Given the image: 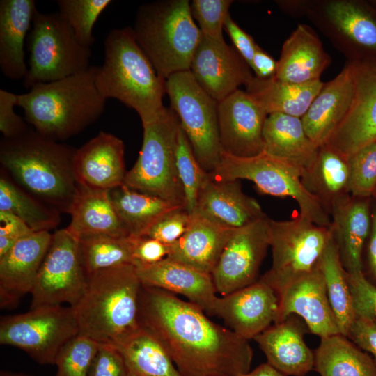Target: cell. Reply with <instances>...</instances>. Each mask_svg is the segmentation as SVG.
<instances>
[{
    "mask_svg": "<svg viewBox=\"0 0 376 376\" xmlns=\"http://www.w3.org/2000/svg\"><path fill=\"white\" fill-rule=\"evenodd\" d=\"M138 318L183 376H238L250 371L253 350L249 340L173 293L142 285Z\"/></svg>",
    "mask_w": 376,
    "mask_h": 376,
    "instance_id": "6da1fadb",
    "label": "cell"
},
{
    "mask_svg": "<svg viewBox=\"0 0 376 376\" xmlns=\"http://www.w3.org/2000/svg\"><path fill=\"white\" fill-rule=\"evenodd\" d=\"M76 150L29 129L17 138L3 139L0 162L19 187L68 213L77 189L73 172Z\"/></svg>",
    "mask_w": 376,
    "mask_h": 376,
    "instance_id": "7a4b0ae2",
    "label": "cell"
},
{
    "mask_svg": "<svg viewBox=\"0 0 376 376\" xmlns=\"http://www.w3.org/2000/svg\"><path fill=\"white\" fill-rule=\"evenodd\" d=\"M96 66L71 76L31 87L17 96V106L40 134L58 141L95 123L104 113L106 99L95 84Z\"/></svg>",
    "mask_w": 376,
    "mask_h": 376,
    "instance_id": "3957f363",
    "label": "cell"
},
{
    "mask_svg": "<svg viewBox=\"0 0 376 376\" xmlns=\"http://www.w3.org/2000/svg\"><path fill=\"white\" fill-rule=\"evenodd\" d=\"M95 84L104 99H116L134 109L141 122L156 118L165 108L166 79L156 72L132 27L114 29L107 35Z\"/></svg>",
    "mask_w": 376,
    "mask_h": 376,
    "instance_id": "277c9868",
    "label": "cell"
},
{
    "mask_svg": "<svg viewBox=\"0 0 376 376\" xmlns=\"http://www.w3.org/2000/svg\"><path fill=\"white\" fill-rule=\"evenodd\" d=\"M141 286L131 264L89 274L82 297L72 306L79 334L99 343L116 344L139 329Z\"/></svg>",
    "mask_w": 376,
    "mask_h": 376,
    "instance_id": "5b68a950",
    "label": "cell"
},
{
    "mask_svg": "<svg viewBox=\"0 0 376 376\" xmlns=\"http://www.w3.org/2000/svg\"><path fill=\"white\" fill-rule=\"evenodd\" d=\"M135 38L157 74L165 79L189 70L202 33L188 0H162L142 4L134 26Z\"/></svg>",
    "mask_w": 376,
    "mask_h": 376,
    "instance_id": "8992f818",
    "label": "cell"
},
{
    "mask_svg": "<svg viewBox=\"0 0 376 376\" xmlns=\"http://www.w3.org/2000/svg\"><path fill=\"white\" fill-rule=\"evenodd\" d=\"M141 123V150L133 167L127 171L124 184L185 207L176 168V148L181 129L178 116L171 108L165 107L158 116Z\"/></svg>",
    "mask_w": 376,
    "mask_h": 376,
    "instance_id": "52a82bcc",
    "label": "cell"
},
{
    "mask_svg": "<svg viewBox=\"0 0 376 376\" xmlns=\"http://www.w3.org/2000/svg\"><path fill=\"white\" fill-rule=\"evenodd\" d=\"M29 68L26 88L58 80L88 69L91 47L81 45L59 13L36 11L28 37Z\"/></svg>",
    "mask_w": 376,
    "mask_h": 376,
    "instance_id": "ba28073f",
    "label": "cell"
},
{
    "mask_svg": "<svg viewBox=\"0 0 376 376\" xmlns=\"http://www.w3.org/2000/svg\"><path fill=\"white\" fill-rule=\"evenodd\" d=\"M210 175L216 180H248L263 194L290 197L297 201L300 214L318 226L331 227L329 214L304 186L302 170L290 162L265 151L251 157H237L222 152L219 166Z\"/></svg>",
    "mask_w": 376,
    "mask_h": 376,
    "instance_id": "9c48e42d",
    "label": "cell"
},
{
    "mask_svg": "<svg viewBox=\"0 0 376 376\" xmlns=\"http://www.w3.org/2000/svg\"><path fill=\"white\" fill-rule=\"evenodd\" d=\"M306 16L347 62L376 59V6L363 0H299Z\"/></svg>",
    "mask_w": 376,
    "mask_h": 376,
    "instance_id": "30bf717a",
    "label": "cell"
},
{
    "mask_svg": "<svg viewBox=\"0 0 376 376\" xmlns=\"http://www.w3.org/2000/svg\"><path fill=\"white\" fill-rule=\"evenodd\" d=\"M171 109L186 134L197 160L208 173L219 166L222 154L218 125V102L198 84L190 70L166 79Z\"/></svg>",
    "mask_w": 376,
    "mask_h": 376,
    "instance_id": "8fae6325",
    "label": "cell"
},
{
    "mask_svg": "<svg viewBox=\"0 0 376 376\" xmlns=\"http://www.w3.org/2000/svg\"><path fill=\"white\" fill-rule=\"evenodd\" d=\"M269 231L272 264L260 279L276 293L315 269L332 237L330 228L318 226L300 214L286 221L269 219Z\"/></svg>",
    "mask_w": 376,
    "mask_h": 376,
    "instance_id": "7c38bea8",
    "label": "cell"
},
{
    "mask_svg": "<svg viewBox=\"0 0 376 376\" xmlns=\"http://www.w3.org/2000/svg\"><path fill=\"white\" fill-rule=\"evenodd\" d=\"M79 333L70 306L37 307L0 321V343L21 349L41 364H54L62 347Z\"/></svg>",
    "mask_w": 376,
    "mask_h": 376,
    "instance_id": "4fadbf2b",
    "label": "cell"
},
{
    "mask_svg": "<svg viewBox=\"0 0 376 376\" xmlns=\"http://www.w3.org/2000/svg\"><path fill=\"white\" fill-rule=\"evenodd\" d=\"M87 282L79 239L66 228L56 230L31 292L30 309L63 304L72 307Z\"/></svg>",
    "mask_w": 376,
    "mask_h": 376,
    "instance_id": "5bb4252c",
    "label": "cell"
},
{
    "mask_svg": "<svg viewBox=\"0 0 376 376\" xmlns=\"http://www.w3.org/2000/svg\"><path fill=\"white\" fill-rule=\"evenodd\" d=\"M269 247L267 215L233 229L211 274L217 292L224 296L256 282Z\"/></svg>",
    "mask_w": 376,
    "mask_h": 376,
    "instance_id": "9a60e30c",
    "label": "cell"
},
{
    "mask_svg": "<svg viewBox=\"0 0 376 376\" xmlns=\"http://www.w3.org/2000/svg\"><path fill=\"white\" fill-rule=\"evenodd\" d=\"M347 63L354 81L352 102L326 144L349 158L376 142V59Z\"/></svg>",
    "mask_w": 376,
    "mask_h": 376,
    "instance_id": "2e32d148",
    "label": "cell"
},
{
    "mask_svg": "<svg viewBox=\"0 0 376 376\" xmlns=\"http://www.w3.org/2000/svg\"><path fill=\"white\" fill-rule=\"evenodd\" d=\"M267 116L246 91L237 89L218 102L223 152L237 157H251L263 152V128Z\"/></svg>",
    "mask_w": 376,
    "mask_h": 376,
    "instance_id": "e0dca14e",
    "label": "cell"
},
{
    "mask_svg": "<svg viewBox=\"0 0 376 376\" xmlns=\"http://www.w3.org/2000/svg\"><path fill=\"white\" fill-rule=\"evenodd\" d=\"M251 70L233 45L202 35L189 70L201 88L219 102L251 79Z\"/></svg>",
    "mask_w": 376,
    "mask_h": 376,
    "instance_id": "ac0fdd59",
    "label": "cell"
},
{
    "mask_svg": "<svg viewBox=\"0 0 376 376\" xmlns=\"http://www.w3.org/2000/svg\"><path fill=\"white\" fill-rule=\"evenodd\" d=\"M279 308L277 293L260 279L248 286L218 297L212 315L221 318L230 329L249 340L275 323Z\"/></svg>",
    "mask_w": 376,
    "mask_h": 376,
    "instance_id": "d6986e66",
    "label": "cell"
},
{
    "mask_svg": "<svg viewBox=\"0 0 376 376\" xmlns=\"http://www.w3.org/2000/svg\"><path fill=\"white\" fill-rule=\"evenodd\" d=\"M277 295L279 308L275 323L295 315L303 320L312 334L321 338L340 334L319 265L286 285Z\"/></svg>",
    "mask_w": 376,
    "mask_h": 376,
    "instance_id": "ffe728a7",
    "label": "cell"
},
{
    "mask_svg": "<svg viewBox=\"0 0 376 376\" xmlns=\"http://www.w3.org/2000/svg\"><path fill=\"white\" fill-rule=\"evenodd\" d=\"M52 238L49 231L32 232L0 258L1 308L13 307L23 296L31 294Z\"/></svg>",
    "mask_w": 376,
    "mask_h": 376,
    "instance_id": "44dd1931",
    "label": "cell"
},
{
    "mask_svg": "<svg viewBox=\"0 0 376 376\" xmlns=\"http://www.w3.org/2000/svg\"><path fill=\"white\" fill-rule=\"evenodd\" d=\"M125 146L116 136L100 132L76 150L73 172L77 184L110 191L124 184Z\"/></svg>",
    "mask_w": 376,
    "mask_h": 376,
    "instance_id": "7402d4cb",
    "label": "cell"
},
{
    "mask_svg": "<svg viewBox=\"0 0 376 376\" xmlns=\"http://www.w3.org/2000/svg\"><path fill=\"white\" fill-rule=\"evenodd\" d=\"M193 214L228 229L244 227L266 215L257 201L242 191L239 180H216L210 173Z\"/></svg>",
    "mask_w": 376,
    "mask_h": 376,
    "instance_id": "603a6c76",
    "label": "cell"
},
{
    "mask_svg": "<svg viewBox=\"0 0 376 376\" xmlns=\"http://www.w3.org/2000/svg\"><path fill=\"white\" fill-rule=\"evenodd\" d=\"M136 270L143 285L181 295L212 315L218 296L211 274L168 258Z\"/></svg>",
    "mask_w": 376,
    "mask_h": 376,
    "instance_id": "cb8c5ba5",
    "label": "cell"
},
{
    "mask_svg": "<svg viewBox=\"0 0 376 376\" xmlns=\"http://www.w3.org/2000/svg\"><path fill=\"white\" fill-rule=\"evenodd\" d=\"M305 323L294 315L274 323L253 340L265 354L267 363L285 375L305 376L314 369V352L307 346L304 335Z\"/></svg>",
    "mask_w": 376,
    "mask_h": 376,
    "instance_id": "d4e9b609",
    "label": "cell"
},
{
    "mask_svg": "<svg viewBox=\"0 0 376 376\" xmlns=\"http://www.w3.org/2000/svg\"><path fill=\"white\" fill-rule=\"evenodd\" d=\"M329 214L330 229L345 269L348 274L363 272L362 252L371 227L368 199L348 194L332 205Z\"/></svg>",
    "mask_w": 376,
    "mask_h": 376,
    "instance_id": "484cf974",
    "label": "cell"
},
{
    "mask_svg": "<svg viewBox=\"0 0 376 376\" xmlns=\"http://www.w3.org/2000/svg\"><path fill=\"white\" fill-rule=\"evenodd\" d=\"M354 95L351 66L346 62L338 75L324 83L301 118L309 139L320 147L327 143L347 113Z\"/></svg>",
    "mask_w": 376,
    "mask_h": 376,
    "instance_id": "4316f807",
    "label": "cell"
},
{
    "mask_svg": "<svg viewBox=\"0 0 376 376\" xmlns=\"http://www.w3.org/2000/svg\"><path fill=\"white\" fill-rule=\"evenodd\" d=\"M331 63L330 56L314 30L299 24L282 45L274 77L294 84L315 81L320 79Z\"/></svg>",
    "mask_w": 376,
    "mask_h": 376,
    "instance_id": "83f0119b",
    "label": "cell"
},
{
    "mask_svg": "<svg viewBox=\"0 0 376 376\" xmlns=\"http://www.w3.org/2000/svg\"><path fill=\"white\" fill-rule=\"evenodd\" d=\"M33 0L0 1V68L13 80L24 79V42L37 11Z\"/></svg>",
    "mask_w": 376,
    "mask_h": 376,
    "instance_id": "f1b7e54d",
    "label": "cell"
},
{
    "mask_svg": "<svg viewBox=\"0 0 376 376\" xmlns=\"http://www.w3.org/2000/svg\"><path fill=\"white\" fill-rule=\"evenodd\" d=\"M233 230L192 214L189 228L170 246L166 258L211 274Z\"/></svg>",
    "mask_w": 376,
    "mask_h": 376,
    "instance_id": "f546056e",
    "label": "cell"
},
{
    "mask_svg": "<svg viewBox=\"0 0 376 376\" xmlns=\"http://www.w3.org/2000/svg\"><path fill=\"white\" fill-rule=\"evenodd\" d=\"M66 229L78 239L94 235L130 236L123 226L108 190L77 185Z\"/></svg>",
    "mask_w": 376,
    "mask_h": 376,
    "instance_id": "4dcf8cb0",
    "label": "cell"
},
{
    "mask_svg": "<svg viewBox=\"0 0 376 376\" xmlns=\"http://www.w3.org/2000/svg\"><path fill=\"white\" fill-rule=\"evenodd\" d=\"M264 151L299 166L302 172L314 162L319 146L307 136L301 119L271 113L263 128Z\"/></svg>",
    "mask_w": 376,
    "mask_h": 376,
    "instance_id": "1f68e13d",
    "label": "cell"
},
{
    "mask_svg": "<svg viewBox=\"0 0 376 376\" xmlns=\"http://www.w3.org/2000/svg\"><path fill=\"white\" fill-rule=\"evenodd\" d=\"M324 83L320 79L294 84L275 77L263 79L253 75L245 85V91L268 115L282 113L301 118Z\"/></svg>",
    "mask_w": 376,
    "mask_h": 376,
    "instance_id": "d6a6232c",
    "label": "cell"
},
{
    "mask_svg": "<svg viewBox=\"0 0 376 376\" xmlns=\"http://www.w3.org/2000/svg\"><path fill=\"white\" fill-rule=\"evenodd\" d=\"M301 182L329 214L336 201L350 194L349 159L324 144L312 165L302 172Z\"/></svg>",
    "mask_w": 376,
    "mask_h": 376,
    "instance_id": "836d02e7",
    "label": "cell"
},
{
    "mask_svg": "<svg viewBox=\"0 0 376 376\" xmlns=\"http://www.w3.org/2000/svg\"><path fill=\"white\" fill-rule=\"evenodd\" d=\"M314 355L321 376H376L373 358L341 334L322 338Z\"/></svg>",
    "mask_w": 376,
    "mask_h": 376,
    "instance_id": "e575fe53",
    "label": "cell"
},
{
    "mask_svg": "<svg viewBox=\"0 0 376 376\" xmlns=\"http://www.w3.org/2000/svg\"><path fill=\"white\" fill-rule=\"evenodd\" d=\"M114 345L123 356L129 376H183L162 343L141 326Z\"/></svg>",
    "mask_w": 376,
    "mask_h": 376,
    "instance_id": "d590c367",
    "label": "cell"
},
{
    "mask_svg": "<svg viewBox=\"0 0 376 376\" xmlns=\"http://www.w3.org/2000/svg\"><path fill=\"white\" fill-rule=\"evenodd\" d=\"M109 192L112 203L123 226L128 235L134 237L142 236L144 232L166 212L184 207L159 197L136 191L125 184L110 190Z\"/></svg>",
    "mask_w": 376,
    "mask_h": 376,
    "instance_id": "8d00e7d4",
    "label": "cell"
},
{
    "mask_svg": "<svg viewBox=\"0 0 376 376\" xmlns=\"http://www.w3.org/2000/svg\"><path fill=\"white\" fill-rule=\"evenodd\" d=\"M0 211L17 216L33 232L49 231L61 221L60 211L25 191L3 169L0 177Z\"/></svg>",
    "mask_w": 376,
    "mask_h": 376,
    "instance_id": "74e56055",
    "label": "cell"
},
{
    "mask_svg": "<svg viewBox=\"0 0 376 376\" xmlns=\"http://www.w3.org/2000/svg\"><path fill=\"white\" fill-rule=\"evenodd\" d=\"M319 265L340 333L347 336L357 315L354 309L347 272L343 265L333 235L321 256Z\"/></svg>",
    "mask_w": 376,
    "mask_h": 376,
    "instance_id": "f35d334b",
    "label": "cell"
},
{
    "mask_svg": "<svg viewBox=\"0 0 376 376\" xmlns=\"http://www.w3.org/2000/svg\"><path fill=\"white\" fill-rule=\"evenodd\" d=\"M134 240L135 237L131 236L109 235L79 238L81 253L88 276L103 269L134 265Z\"/></svg>",
    "mask_w": 376,
    "mask_h": 376,
    "instance_id": "ab89813d",
    "label": "cell"
},
{
    "mask_svg": "<svg viewBox=\"0 0 376 376\" xmlns=\"http://www.w3.org/2000/svg\"><path fill=\"white\" fill-rule=\"evenodd\" d=\"M110 0H58L59 13L72 28L77 39L91 47L95 42L94 25Z\"/></svg>",
    "mask_w": 376,
    "mask_h": 376,
    "instance_id": "60d3db41",
    "label": "cell"
},
{
    "mask_svg": "<svg viewBox=\"0 0 376 376\" xmlns=\"http://www.w3.org/2000/svg\"><path fill=\"white\" fill-rule=\"evenodd\" d=\"M175 157L178 175L184 191L185 209L192 214L198 192L209 173L197 160L182 129L178 134Z\"/></svg>",
    "mask_w": 376,
    "mask_h": 376,
    "instance_id": "b9f144b4",
    "label": "cell"
},
{
    "mask_svg": "<svg viewBox=\"0 0 376 376\" xmlns=\"http://www.w3.org/2000/svg\"><path fill=\"white\" fill-rule=\"evenodd\" d=\"M100 343L78 334L59 352L54 365L55 376H87Z\"/></svg>",
    "mask_w": 376,
    "mask_h": 376,
    "instance_id": "7bdbcfd3",
    "label": "cell"
},
{
    "mask_svg": "<svg viewBox=\"0 0 376 376\" xmlns=\"http://www.w3.org/2000/svg\"><path fill=\"white\" fill-rule=\"evenodd\" d=\"M348 159L350 194L361 198L373 196L376 190V142L359 149Z\"/></svg>",
    "mask_w": 376,
    "mask_h": 376,
    "instance_id": "ee69618b",
    "label": "cell"
},
{
    "mask_svg": "<svg viewBox=\"0 0 376 376\" xmlns=\"http://www.w3.org/2000/svg\"><path fill=\"white\" fill-rule=\"evenodd\" d=\"M232 3L231 0H193L190 3L191 15L198 22L203 36L224 40L222 31Z\"/></svg>",
    "mask_w": 376,
    "mask_h": 376,
    "instance_id": "f6af8a7d",
    "label": "cell"
},
{
    "mask_svg": "<svg viewBox=\"0 0 376 376\" xmlns=\"http://www.w3.org/2000/svg\"><path fill=\"white\" fill-rule=\"evenodd\" d=\"M192 219L184 207L170 210L158 218L143 234L169 246L177 242L186 232Z\"/></svg>",
    "mask_w": 376,
    "mask_h": 376,
    "instance_id": "bcb514c9",
    "label": "cell"
},
{
    "mask_svg": "<svg viewBox=\"0 0 376 376\" xmlns=\"http://www.w3.org/2000/svg\"><path fill=\"white\" fill-rule=\"evenodd\" d=\"M347 275L356 315L376 318V285L366 277L363 272Z\"/></svg>",
    "mask_w": 376,
    "mask_h": 376,
    "instance_id": "7dc6e473",
    "label": "cell"
},
{
    "mask_svg": "<svg viewBox=\"0 0 376 376\" xmlns=\"http://www.w3.org/2000/svg\"><path fill=\"white\" fill-rule=\"evenodd\" d=\"M87 376H129L123 354L113 343H100Z\"/></svg>",
    "mask_w": 376,
    "mask_h": 376,
    "instance_id": "c3c4849f",
    "label": "cell"
},
{
    "mask_svg": "<svg viewBox=\"0 0 376 376\" xmlns=\"http://www.w3.org/2000/svg\"><path fill=\"white\" fill-rule=\"evenodd\" d=\"M17 96V94L0 89V132L5 139L17 138L29 130L26 120L15 111Z\"/></svg>",
    "mask_w": 376,
    "mask_h": 376,
    "instance_id": "681fc988",
    "label": "cell"
},
{
    "mask_svg": "<svg viewBox=\"0 0 376 376\" xmlns=\"http://www.w3.org/2000/svg\"><path fill=\"white\" fill-rule=\"evenodd\" d=\"M347 337L363 351L370 354L376 364V318L357 315Z\"/></svg>",
    "mask_w": 376,
    "mask_h": 376,
    "instance_id": "f907efd6",
    "label": "cell"
},
{
    "mask_svg": "<svg viewBox=\"0 0 376 376\" xmlns=\"http://www.w3.org/2000/svg\"><path fill=\"white\" fill-rule=\"evenodd\" d=\"M170 251V246L151 237L141 236L135 237L133 259L135 267L151 265L166 258Z\"/></svg>",
    "mask_w": 376,
    "mask_h": 376,
    "instance_id": "816d5d0a",
    "label": "cell"
},
{
    "mask_svg": "<svg viewBox=\"0 0 376 376\" xmlns=\"http://www.w3.org/2000/svg\"><path fill=\"white\" fill-rule=\"evenodd\" d=\"M224 29L231 39L233 47L250 66L258 44L251 36L233 21L230 14L226 19Z\"/></svg>",
    "mask_w": 376,
    "mask_h": 376,
    "instance_id": "f5cc1de1",
    "label": "cell"
},
{
    "mask_svg": "<svg viewBox=\"0 0 376 376\" xmlns=\"http://www.w3.org/2000/svg\"><path fill=\"white\" fill-rule=\"evenodd\" d=\"M33 232L22 219L5 211H0V237L16 243L22 237Z\"/></svg>",
    "mask_w": 376,
    "mask_h": 376,
    "instance_id": "db71d44e",
    "label": "cell"
},
{
    "mask_svg": "<svg viewBox=\"0 0 376 376\" xmlns=\"http://www.w3.org/2000/svg\"><path fill=\"white\" fill-rule=\"evenodd\" d=\"M256 77L263 79L274 77L277 69L276 61L267 52L257 45L250 65Z\"/></svg>",
    "mask_w": 376,
    "mask_h": 376,
    "instance_id": "11a10c76",
    "label": "cell"
},
{
    "mask_svg": "<svg viewBox=\"0 0 376 376\" xmlns=\"http://www.w3.org/2000/svg\"><path fill=\"white\" fill-rule=\"evenodd\" d=\"M369 237L368 246V268L371 276L376 282V210L371 214V227Z\"/></svg>",
    "mask_w": 376,
    "mask_h": 376,
    "instance_id": "9f6ffc18",
    "label": "cell"
},
{
    "mask_svg": "<svg viewBox=\"0 0 376 376\" xmlns=\"http://www.w3.org/2000/svg\"><path fill=\"white\" fill-rule=\"evenodd\" d=\"M238 376H286L269 363H264L259 365L252 371L241 374Z\"/></svg>",
    "mask_w": 376,
    "mask_h": 376,
    "instance_id": "6f0895ef",
    "label": "cell"
},
{
    "mask_svg": "<svg viewBox=\"0 0 376 376\" xmlns=\"http://www.w3.org/2000/svg\"><path fill=\"white\" fill-rule=\"evenodd\" d=\"M0 376H31V375L3 370L1 372Z\"/></svg>",
    "mask_w": 376,
    "mask_h": 376,
    "instance_id": "680465c9",
    "label": "cell"
},
{
    "mask_svg": "<svg viewBox=\"0 0 376 376\" xmlns=\"http://www.w3.org/2000/svg\"><path fill=\"white\" fill-rule=\"evenodd\" d=\"M373 196H374V197H375V198H376V190H375V193H374V194H373Z\"/></svg>",
    "mask_w": 376,
    "mask_h": 376,
    "instance_id": "91938a15",
    "label": "cell"
}]
</instances>
